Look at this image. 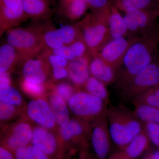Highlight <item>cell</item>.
<instances>
[{
    "mask_svg": "<svg viewBox=\"0 0 159 159\" xmlns=\"http://www.w3.org/2000/svg\"><path fill=\"white\" fill-rule=\"evenodd\" d=\"M23 107H18L9 103L0 102V120L1 122L6 123L9 122L19 116L22 117Z\"/></svg>",
    "mask_w": 159,
    "mask_h": 159,
    "instance_id": "4dcf8cb0",
    "label": "cell"
},
{
    "mask_svg": "<svg viewBox=\"0 0 159 159\" xmlns=\"http://www.w3.org/2000/svg\"><path fill=\"white\" fill-rule=\"evenodd\" d=\"M125 157L126 156L124 153L121 151L113 154L110 157L109 159H124L125 158Z\"/></svg>",
    "mask_w": 159,
    "mask_h": 159,
    "instance_id": "74e56055",
    "label": "cell"
},
{
    "mask_svg": "<svg viewBox=\"0 0 159 159\" xmlns=\"http://www.w3.org/2000/svg\"><path fill=\"white\" fill-rule=\"evenodd\" d=\"M150 142L148 134L144 128L141 132L121 149L126 157L133 159L138 157L147 150Z\"/></svg>",
    "mask_w": 159,
    "mask_h": 159,
    "instance_id": "44dd1931",
    "label": "cell"
},
{
    "mask_svg": "<svg viewBox=\"0 0 159 159\" xmlns=\"http://www.w3.org/2000/svg\"><path fill=\"white\" fill-rule=\"evenodd\" d=\"M88 6L94 9V11L105 9L108 6V0H85Z\"/></svg>",
    "mask_w": 159,
    "mask_h": 159,
    "instance_id": "836d02e7",
    "label": "cell"
},
{
    "mask_svg": "<svg viewBox=\"0 0 159 159\" xmlns=\"http://www.w3.org/2000/svg\"><path fill=\"white\" fill-rule=\"evenodd\" d=\"M48 84L30 82L23 79L20 81V86L24 93L34 99L46 97Z\"/></svg>",
    "mask_w": 159,
    "mask_h": 159,
    "instance_id": "f1b7e54d",
    "label": "cell"
},
{
    "mask_svg": "<svg viewBox=\"0 0 159 159\" xmlns=\"http://www.w3.org/2000/svg\"><path fill=\"white\" fill-rule=\"evenodd\" d=\"M88 6L85 0H71L61 9L66 19L69 21L74 22L82 17Z\"/></svg>",
    "mask_w": 159,
    "mask_h": 159,
    "instance_id": "603a6c76",
    "label": "cell"
},
{
    "mask_svg": "<svg viewBox=\"0 0 159 159\" xmlns=\"http://www.w3.org/2000/svg\"><path fill=\"white\" fill-rule=\"evenodd\" d=\"M131 102L134 105L142 104L159 109V84L140 94Z\"/></svg>",
    "mask_w": 159,
    "mask_h": 159,
    "instance_id": "83f0119b",
    "label": "cell"
},
{
    "mask_svg": "<svg viewBox=\"0 0 159 159\" xmlns=\"http://www.w3.org/2000/svg\"><path fill=\"white\" fill-rule=\"evenodd\" d=\"M145 159H159V151H156L151 153Z\"/></svg>",
    "mask_w": 159,
    "mask_h": 159,
    "instance_id": "f35d334b",
    "label": "cell"
},
{
    "mask_svg": "<svg viewBox=\"0 0 159 159\" xmlns=\"http://www.w3.org/2000/svg\"><path fill=\"white\" fill-rule=\"evenodd\" d=\"M0 101L20 107L24 103L20 92L10 84H0Z\"/></svg>",
    "mask_w": 159,
    "mask_h": 159,
    "instance_id": "d4e9b609",
    "label": "cell"
},
{
    "mask_svg": "<svg viewBox=\"0 0 159 159\" xmlns=\"http://www.w3.org/2000/svg\"><path fill=\"white\" fill-rule=\"evenodd\" d=\"M159 26L137 37L127 50L118 70L117 86L121 89L158 56Z\"/></svg>",
    "mask_w": 159,
    "mask_h": 159,
    "instance_id": "6da1fadb",
    "label": "cell"
},
{
    "mask_svg": "<svg viewBox=\"0 0 159 159\" xmlns=\"http://www.w3.org/2000/svg\"><path fill=\"white\" fill-rule=\"evenodd\" d=\"M48 89L58 95L68 104L69 100L78 90L72 83L66 81H60L49 84Z\"/></svg>",
    "mask_w": 159,
    "mask_h": 159,
    "instance_id": "4316f807",
    "label": "cell"
},
{
    "mask_svg": "<svg viewBox=\"0 0 159 159\" xmlns=\"http://www.w3.org/2000/svg\"><path fill=\"white\" fill-rule=\"evenodd\" d=\"M46 97L55 116L57 126L59 128L65 126L71 119L67 103L48 89Z\"/></svg>",
    "mask_w": 159,
    "mask_h": 159,
    "instance_id": "d6986e66",
    "label": "cell"
},
{
    "mask_svg": "<svg viewBox=\"0 0 159 159\" xmlns=\"http://www.w3.org/2000/svg\"><path fill=\"white\" fill-rule=\"evenodd\" d=\"M6 43L19 54L21 62L27 57L43 52L45 49L37 25L28 27H14L6 31Z\"/></svg>",
    "mask_w": 159,
    "mask_h": 159,
    "instance_id": "277c9868",
    "label": "cell"
},
{
    "mask_svg": "<svg viewBox=\"0 0 159 159\" xmlns=\"http://www.w3.org/2000/svg\"><path fill=\"white\" fill-rule=\"evenodd\" d=\"M93 54L87 55L69 61L67 66L68 78L76 87L81 89L90 77L89 63Z\"/></svg>",
    "mask_w": 159,
    "mask_h": 159,
    "instance_id": "2e32d148",
    "label": "cell"
},
{
    "mask_svg": "<svg viewBox=\"0 0 159 159\" xmlns=\"http://www.w3.org/2000/svg\"><path fill=\"white\" fill-rule=\"evenodd\" d=\"M33 124L24 117L3 127L1 145L14 152L18 148L31 145Z\"/></svg>",
    "mask_w": 159,
    "mask_h": 159,
    "instance_id": "9c48e42d",
    "label": "cell"
},
{
    "mask_svg": "<svg viewBox=\"0 0 159 159\" xmlns=\"http://www.w3.org/2000/svg\"><path fill=\"white\" fill-rule=\"evenodd\" d=\"M124 19L128 28L129 35L141 36L156 29L155 15L142 9L129 8L125 10Z\"/></svg>",
    "mask_w": 159,
    "mask_h": 159,
    "instance_id": "4fadbf2b",
    "label": "cell"
},
{
    "mask_svg": "<svg viewBox=\"0 0 159 159\" xmlns=\"http://www.w3.org/2000/svg\"><path fill=\"white\" fill-rule=\"evenodd\" d=\"M0 84H12L10 72L0 73Z\"/></svg>",
    "mask_w": 159,
    "mask_h": 159,
    "instance_id": "d590c367",
    "label": "cell"
},
{
    "mask_svg": "<svg viewBox=\"0 0 159 159\" xmlns=\"http://www.w3.org/2000/svg\"><path fill=\"white\" fill-rule=\"evenodd\" d=\"M144 128L150 142L159 148V124L151 122L144 123Z\"/></svg>",
    "mask_w": 159,
    "mask_h": 159,
    "instance_id": "d6a6232c",
    "label": "cell"
},
{
    "mask_svg": "<svg viewBox=\"0 0 159 159\" xmlns=\"http://www.w3.org/2000/svg\"><path fill=\"white\" fill-rule=\"evenodd\" d=\"M89 70L93 76L106 85L116 82L118 70L106 62L97 54H93L89 63Z\"/></svg>",
    "mask_w": 159,
    "mask_h": 159,
    "instance_id": "e0dca14e",
    "label": "cell"
},
{
    "mask_svg": "<svg viewBox=\"0 0 159 159\" xmlns=\"http://www.w3.org/2000/svg\"><path fill=\"white\" fill-rule=\"evenodd\" d=\"M159 84V54L120 90L123 99L131 101L140 94Z\"/></svg>",
    "mask_w": 159,
    "mask_h": 159,
    "instance_id": "8992f818",
    "label": "cell"
},
{
    "mask_svg": "<svg viewBox=\"0 0 159 159\" xmlns=\"http://www.w3.org/2000/svg\"><path fill=\"white\" fill-rule=\"evenodd\" d=\"M107 119L112 140L121 148L144 129V123L133 111L122 106L108 108Z\"/></svg>",
    "mask_w": 159,
    "mask_h": 159,
    "instance_id": "7a4b0ae2",
    "label": "cell"
},
{
    "mask_svg": "<svg viewBox=\"0 0 159 159\" xmlns=\"http://www.w3.org/2000/svg\"><path fill=\"white\" fill-rule=\"evenodd\" d=\"M14 154L16 159H52L31 144L18 148Z\"/></svg>",
    "mask_w": 159,
    "mask_h": 159,
    "instance_id": "f546056e",
    "label": "cell"
},
{
    "mask_svg": "<svg viewBox=\"0 0 159 159\" xmlns=\"http://www.w3.org/2000/svg\"><path fill=\"white\" fill-rule=\"evenodd\" d=\"M124 159H132L131 158H129L127 157H125V158Z\"/></svg>",
    "mask_w": 159,
    "mask_h": 159,
    "instance_id": "60d3db41",
    "label": "cell"
},
{
    "mask_svg": "<svg viewBox=\"0 0 159 159\" xmlns=\"http://www.w3.org/2000/svg\"><path fill=\"white\" fill-rule=\"evenodd\" d=\"M79 159H93L91 157L87 149H82L80 150V154Z\"/></svg>",
    "mask_w": 159,
    "mask_h": 159,
    "instance_id": "8d00e7d4",
    "label": "cell"
},
{
    "mask_svg": "<svg viewBox=\"0 0 159 159\" xmlns=\"http://www.w3.org/2000/svg\"><path fill=\"white\" fill-rule=\"evenodd\" d=\"M0 159H16L14 153L9 149L1 145Z\"/></svg>",
    "mask_w": 159,
    "mask_h": 159,
    "instance_id": "e575fe53",
    "label": "cell"
},
{
    "mask_svg": "<svg viewBox=\"0 0 159 159\" xmlns=\"http://www.w3.org/2000/svg\"><path fill=\"white\" fill-rule=\"evenodd\" d=\"M20 56L13 47L6 43L0 48V73L11 72L16 66L20 65Z\"/></svg>",
    "mask_w": 159,
    "mask_h": 159,
    "instance_id": "ffe728a7",
    "label": "cell"
},
{
    "mask_svg": "<svg viewBox=\"0 0 159 159\" xmlns=\"http://www.w3.org/2000/svg\"><path fill=\"white\" fill-rule=\"evenodd\" d=\"M107 104L81 89L77 91L68 102L69 109L75 118L90 123L107 114Z\"/></svg>",
    "mask_w": 159,
    "mask_h": 159,
    "instance_id": "5b68a950",
    "label": "cell"
},
{
    "mask_svg": "<svg viewBox=\"0 0 159 159\" xmlns=\"http://www.w3.org/2000/svg\"><path fill=\"white\" fill-rule=\"evenodd\" d=\"M27 18L22 0H0L1 35L8 29L19 25Z\"/></svg>",
    "mask_w": 159,
    "mask_h": 159,
    "instance_id": "9a60e30c",
    "label": "cell"
},
{
    "mask_svg": "<svg viewBox=\"0 0 159 159\" xmlns=\"http://www.w3.org/2000/svg\"><path fill=\"white\" fill-rule=\"evenodd\" d=\"M151 0H117L118 7L122 10L129 8L142 9L150 4Z\"/></svg>",
    "mask_w": 159,
    "mask_h": 159,
    "instance_id": "1f68e13d",
    "label": "cell"
},
{
    "mask_svg": "<svg viewBox=\"0 0 159 159\" xmlns=\"http://www.w3.org/2000/svg\"><path fill=\"white\" fill-rule=\"evenodd\" d=\"M81 89L88 93L102 99L106 103L108 102V93L106 85L93 76L89 77Z\"/></svg>",
    "mask_w": 159,
    "mask_h": 159,
    "instance_id": "cb8c5ba5",
    "label": "cell"
},
{
    "mask_svg": "<svg viewBox=\"0 0 159 159\" xmlns=\"http://www.w3.org/2000/svg\"><path fill=\"white\" fill-rule=\"evenodd\" d=\"M25 14L34 21H45L53 13L49 0H22Z\"/></svg>",
    "mask_w": 159,
    "mask_h": 159,
    "instance_id": "ac0fdd59",
    "label": "cell"
},
{
    "mask_svg": "<svg viewBox=\"0 0 159 159\" xmlns=\"http://www.w3.org/2000/svg\"><path fill=\"white\" fill-rule=\"evenodd\" d=\"M91 142L99 159H105L111 149V137L107 119V113L91 123Z\"/></svg>",
    "mask_w": 159,
    "mask_h": 159,
    "instance_id": "5bb4252c",
    "label": "cell"
},
{
    "mask_svg": "<svg viewBox=\"0 0 159 159\" xmlns=\"http://www.w3.org/2000/svg\"><path fill=\"white\" fill-rule=\"evenodd\" d=\"M31 145L52 159H66L69 151L58 131L50 130L33 125Z\"/></svg>",
    "mask_w": 159,
    "mask_h": 159,
    "instance_id": "52a82bcc",
    "label": "cell"
},
{
    "mask_svg": "<svg viewBox=\"0 0 159 159\" xmlns=\"http://www.w3.org/2000/svg\"><path fill=\"white\" fill-rule=\"evenodd\" d=\"M22 117L33 125L50 130L58 131L56 119L47 97L31 100L23 107Z\"/></svg>",
    "mask_w": 159,
    "mask_h": 159,
    "instance_id": "30bf717a",
    "label": "cell"
},
{
    "mask_svg": "<svg viewBox=\"0 0 159 159\" xmlns=\"http://www.w3.org/2000/svg\"><path fill=\"white\" fill-rule=\"evenodd\" d=\"M133 111L137 118L143 123H155L159 124V109L149 106L134 105Z\"/></svg>",
    "mask_w": 159,
    "mask_h": 159,
    "instance_id": "484cf974",
    "label": "cell"
},
{
    "mask_svg": "<svg viewBox=\"0 0 159 159\" xmlns=\"http://www.w3.org/2000/svg\"><path fill=\"white\" fill-rule=\"evenodd\" d=\"M158 53L159 54V46H158Z\"/></svg>",
    "mask_w": 159,
    "mask_h": 159,
    "instance_id": "b9f144b4",
    "label": "cell"
},
{
    "mask_svg": "<svg viewBox=\"0 0 159 159\" xmlns=\"http://www.w3.org/2000/svg\"><path fill=\"white\" fill-rule=\"evenodd\" d=\"M110 8L94 11L77 23L83 39L92 54H97L111 39L108 26Z\"/></svg>",
    "mask_w": 159,
    "mask_h": 159,
    "instance_id": "3957f363",
    "label": "cell"
},
{
    "mask_svg": "<svg viewBox=\"0 0 159 159\" xmlns=\"http://www.w3.org/2000/svg\"><path fill=\"white\" fill-rule=\"evenodd\" d=\"M58 133L69 152L79 148L87 149L92 134L91 123L74 117L59 128Z\"/></svg>",
    "mask_w": 159,
    "mask_h": 159,
    "instance_id": "ba28073f",
    "label": "cell"
},
{
    "mask_svg": "<svg viewBox=\"0 0 159 159\" xmlns=\"http://www.w3.org/2000/svg\"><path fill=\"white\" fill-rule=\"evenodd\" d=\"M111 40L97 53L103 61L118 70L127 50L139 36L128 35Z\"/></svg>",
    "mask_w": 159,
    "mask_h": 159,
    "instance_id": "7c38bea8",
    "label": "cell"
},
{
    "mask_svg": "<svg viewBox=\"0 0 159 159\" xmlns=\"http://www.w3.org/2000/svg\"><path fill=\"white\" fill-rule=\"evenodd\" d=\"M71 0H60V8L64 6L67 3H68Z\"/></svg>",
    "mask_w": 159,
    "mask_h": 159,
    "instance_id": "ab89813d",
    "label": "cell"
},
{
    "mask_svg": "<svg viewBox=\"0 0 159 159\" xmlns=\"http://www.w3.org/2000/svg\"><path fill=\"white\" fill-rule=\"evenodd\" d=\"M43 52L23 61L20 64L23 79L41 84L52 82L51 66Z\"/></svg>",
    "mask_w": 159,
    "mask_h": 159,
    "instance_id": "8fae6325",
    "label": "cell"
},
{
    "mask_svg": "<svg viewBox=\"0 0 159 159\" xmlns=\"http://www.w3.org/2000/svg\"><path fill=\"white\" fill-rule=\"evenodd\" d=\"M108 26L111 39L128 35V28L124 18L122 17L116 7L110 8Z\"/></svg>",
    "mask_w": 159,
    "mask_h": 159,
    "instance_id": "7402d4cb",
    "label": "cell"
}]
</instances>
